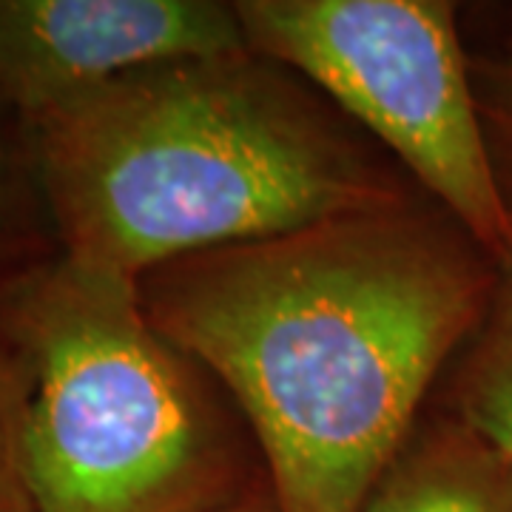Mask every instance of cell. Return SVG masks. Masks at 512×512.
<instances>
[{
	"mask_svg": "<svg viewBox=\"0 0 512 512\" xmlns=\"http://www.w3.org/2000/svg\"><path fill=\"white\" fill-rule=\"evenodd\" d=\"M495 262L419 197L171 259L143 311L234 404L282 512H359L476 328Z\"/></svg>",
	"mask_w": 512,
	"mask_h": 512,
	"instance_id": "obj_1",
	"label": "cell"
},
{
	"mask_svg": "<svg viewBox=\"0 0 512 512\" xmlns=\"http://www.w3.org/2000/svg\"><path fill=\"white\" fill-rule=\"evenodd\" d=\"M29 123L63 254L131 279L416 197L311 83L251 49L131 72Z\"/></svg>",
	"mask_w": 512,
	"mask_h": 512,
	"instance_id": "obj_2",
	"label": "cell"
},
{
	"mask_svg": "<svg viewBox=\"0 0 512 512\" xmlns=\"http://www.w3.org/2000/svg\"><path fill=\"white\" fill-rule=\"evenodd\" d=\"M0 365L35 512H205L265 481L234 404L131 276L69 254L20 276L0 291Z\"/></svg>",
	"mask_w": 512,
	"mask_h": 512,
	"instance_id": "obj_3",
	"label": "cell"
},
{
	"mask_svg": "<svg viewBox=\"0 0 512 512\" xmlns=\"http://www.w3.org/2000/svg\"><path fill=\"white\" fill-rule=\"evenodd\" d=\"M245 43L359 123L493 262L512 208L447 0H237Z\"/></svg>",
	"mask_w": 512,
	"mask_h": 512,
	"instance_id": "obj_4",
	"label": "cell"
},
{
	"mask_svg": "<svg viewBox=\"0 0 512 512\" xmlns=\"http://www.w3.org/2000/svg\"><path fill=\"white\" fill-rule=\"evenodd\" d=\"M248 49L222 0H0V100L35 120L151 66Z\"/></svg>",
	"mask_w": 512,
	"mask_h": 512,
	"instance_id": "obj_5",
	"label": "cell"
},
{
	"mask_svg": "<svg viewBox=\"0 0 512 512\" xmlns=\"http://www.w3.org/2000/svg\"><path fill=\"white\" fill-rule=\"evenodd\" d=\"M359 512H512V461L464 421H416Z\"/></svg>",
	"mask_w": 512,
	"mask_h": 512,
	"instance_id": "obj_6",
	"label": "cell"
},
{
	"mask_svg": "<svg viewBox=\"0 0 512 512\" xmlns=\"http://www.w3.org/2000/svg\"><path fill=\"white\" fill-rule=\"evenodd\" d=\"M441 410L512 461V245L495 262L476 328L444 373Z\"/></svg>",
	"mask_w": 512,
	"mask_h": 512,
	"instance_id": "obj_7",
	"label": "cell"
},
{
	"mask_svg": "<svg viewBox=\"0 0 512 512\" xmlns=\"http://www.w3.org/2000/svg\"><path fill=\"white\" fill-rule=\"evenodd\" d=\"M63 254L32 123L0 100V291Z\"/></svg>",
	"mask_w": 512,
	"mask_h": 512,
	"instance_id": "obj_8",
	"label": "cell"
},
{
	"mask_svg": "<svg viewBox=\"0 0 512 512\" xmlns=\"http://www.w3.org/2000/svg\"><path fill=\"white\" fill-rule=\"evenodd\" d=\"M473 77L495 168L512 208V29L490 60L473 63Z\"/></svg>",
	"mask_w": 512,
	"mask_h": 512,
	"instance_id": "obj_9",
	"label": "cell"
},
{
	"mask_svg": "<svg viewBox=\"0 0 512 512\" xmlns=\"http://www.w3.org/2000/svg\"><path fill=\"white\" fill-rule=\"evenodd\" d=\"M0 512H35L23 461H20L15 407H12V393L3 365H0Z\"/></svg>",
	"mask_w": 512,
	"mask_h": 512,
	"instance_id": "obj_10",
	"label": "cell"
},
{
	"mask_svg": "<svg viewBox=\"0 0 512 512\" xmlns=\"http://www.w3.org/2000/svg\"><path fill=\"white\" fill-rule=\"evenodd\" d=\"M205 512H282L276 507V498L268 487V481H262L259 487H254L251 493H245L237 501H228L222 507H214V510Z\"/></svg>",
	"mask_w": 512,
	"mask_h": 512,
	"instance_id": "obj_11",
	"label": "cell"
}]
</instances>
